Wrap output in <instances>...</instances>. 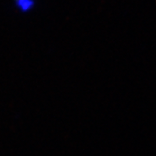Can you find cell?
Masks as SVG:
<instances>
[{"label": "cell", "mask_w": 156, "mask_h": 156, "mask_svg": "<svg viewBox=\"0 0 156 156\" xmlns=\"http://www.w3.org/2000/svg\"><path fill=\"white\" fill-rule=\"evenodd\" d=\"M14 5L19 11L23 13L30 12L35 7V0H14Z\"/></svg>", "instance_id": "1"}]
</instances>
